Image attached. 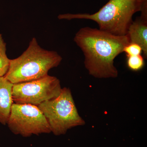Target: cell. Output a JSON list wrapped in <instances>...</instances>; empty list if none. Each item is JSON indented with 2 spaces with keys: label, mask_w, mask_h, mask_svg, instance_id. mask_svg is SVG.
Returning <instances> with one entry per match:
<instances>
[{
  "label": "cell",
  "mask_w": 147,
  "mask_h": 147,
  "mask_svg": "<svg viewBox=\"0 0 147 147\" xmlns=\"http://www.w3.org/2000/svg\"><path fill=\"white\" fill-rule=\"evenodd\" d=\"M6 44L0 34V77L4 76L8 71L10 64V59L6 53Z\"/></svg>",
  "instance_id": "obj_9"
},
{
  "label": "cell",
  "mask_w": 147,
  "mask_h": 147,
  "mask_svg": "<svg viewBox=\"0 0 147 147\" xmlns=\"http://www.w3.org/2000/svg\"><path fill=\"white\" fill-rule=\"evenodd\" d=\"M142 3L137 0H110L97 12L90 13H65L59 19H87L96 22L99 30L117 36L127 34L133 15L140 11Z\"/></svg>",
  "instance_id": "obj_3"
},
{
  "label": "cell",
  "mask_w": 147,
  "mask_h": 147,
  "mask_svg": "<svg viewBox=\"0 0 147 147\" xmlns=\"http://www.w3.org/2000/svg\"><path fill=\"white\" fill-rule=\"evenodd\" d=\"M137 1L139 2L143 3L144 2L146 1H147V0H137Z\"/></svg>",
  "instance_id": "obj_12"
},
{
  "label": "cell",
  "mask_w": 147,
  "mask_h": 147,
  "mask_svg": "<svg viewBox=\"0 0 147 147\" xmlns=\"http://www.w3.org/2000/svg\"><path fill=\"white\" fill-rule=\"evenodd\" d=\"M13 85L4 76L0 77V123L4 125L7 123L13 103Z\"/></svg>",
  "instance_id": "obj_7"
},
{
  "label": "cell",
  "mask_w": 147,
  "mask_h": 147,
  "mask_svg": "<svg viewBox=\"0 0 147 147\" xmlns=\"http://www.w3.org/2000/svg\"><path fill=\"white\" fill-rule=\"evenodd\" d=\"M74 40L84 54V64L90 75L98 79L117 77L114 61L129 43L127 35L117 36L86 27L76 32Z\"/></svg>",
  "instance_id": "obj_1"
},
{
  "label": "cell",
  "mask_w": 147,
  "mask_h": 147,
  "mask_svg": "<svg viewBox=\"0 0 147 147\" xmlns=\"http://www.w3.org/2000/svg\"><path fill=\"white\" fill-rule=\"evenodd\" d=\"M62 60L57 52L43 49L33 38L20 57L10 59L9 68L4 77L13 84L40 79L48 75L50 69L59 65Z\"/></svg>",
  "instance_id": "obj_2"
},
{
  "label": "cell",
  "mask_w": 147,
  "mask_h": 147,
  "mask_svg": "<svg viewBox=\"0 0 147 147\" xmlns=\"http://www.w3.org/2000/svg\"><path fill=\"white\" fill-rule=\"evenodd\" d=\"M38 107L47 120L51 132L57 136L65 134L72 127L85 124L68 88L62 89L58 97L42 102Z\"/></svg>",
  "instance_id": "obj_4"
},
{
  "label": "cell",
  "mask_w": 147,
  "mask_h": 147,
  "mask_svg": "<svg viewBox=\"0 0 147 147\" xmlns=\"http://www.w3.org/2000/svg\"><path fill=\"white\" fill-rule=\"evenodd\" d=\"M62 89L58 78L47 75L30 82L13 84L12 98L13 103L38 106L58 97Z\"/></svg>",
  "instance_id": "obj_5"
},
{
  "label": "cell",
  "mask_w": 147,
  "mask_h": 147,
  "mask_svg": "<svg viewBox=\"0 0 147 147\" xmlns=\"http://www.w3.org/2000/svg\"><path fill=\"white\" fill-rule=\"evenodd\" d=\"M142 52V47L137 43L129 42L124 48L123 53L126 54L127 57L141 55Z\"/></svg>",
  "instance_id": "obj_11"
},
{
  "label": "cell",
  "mask_w": 147,
  "mask_h": 147,
  "mask_svg": "<svg viewBox=\"0 0 147 147\" xmlns=\"http://www.w3.org/2000/svg\"><path fill=\"white\" fill-rule=\"evenodd\" d=\"M127 35L129 42L137 43L142 47L145 58L147 57V19L138 17L132 21Z\"/></svg>",
  "instance_id": "obj_8"
},
{
  "label": "cell",
  "mask_w": 147,
  "mask_h": 147,
  "mask_svg": "<svg viewBox=\"0 0 147 147\" xmlns=\"http://www.w3.org/2000/svg\"><path fill=\"white\" fill-rule=\"evenodd\" d=\"M13 134L28 137L51 132L45 116L38 106L13 103L7 122Z\"/></svg>",
  "instance_id": "obj_6"
},
{
  "label": "cell",
  "mask_w": 147,
  "mask_h": 147,
  "mask_svg": "<svg viewBox=\"0 0 147 147\" xmlns=\"http://www.w3.org/2000/svg\"><path fill=\"white\" fill-rule=\"evenodd\" d=\"M127 65L132 71H137L142 69L144 66V58L141 55L127 57Z\"/></svg>",
  "instance_id": "obj_10"
}]
</instances>
